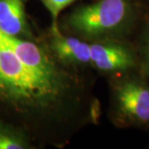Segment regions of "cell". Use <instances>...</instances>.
Returning <instances> with one entry per match:
<instances>
[{
  "label": "cell",
  "instance_id": "277c9868",
  "mask_svg": "<svg viewBox=\"0 0 149 149\" xmlns=\"http://www.w3.org/2000/svg\"><path fill=\"white\" fill-rule=\"evenodd\" d=\"M91 63L102 71L125 70L134 64L132 53L126 47L112 43L90 44Z\"/></svg>",
  "mask_w": 149,
  "mask_h": 149
},
{
  "label": "cell",
  "instance_id": "6da1fadb",
  "mask_svg": "<svg viewBox=\"0 0 149 149\" xmlns=\"http://www.w3.org/2000/svg\"><path fill=\"white\" fill-rule=\"evenodd\" d=\"M49 46L0 28V120L33 136L51 135L82 106L83 85Z\"/></svg>",
  "mask_w": 149,
  "mask_h": 149
},
{
  "label": "cell",
  "instance_id": "8992f818",
  "mask_svg": "<svg viewBox=\"0 0 149 149\" xmlns=\"http://www.w3.org/2000/svg\"><path fill=\"white\" fill-rule=\"evenodd\" d=\"M0 28L22 39L37 40L27 21L25 0H0Z\"/></svg>",
  "mask_w": 149,
  "mask_h": 149
},
{
  "label": "cell",
  "instance_id": "7a4b0ae2",
  "mask_svg": "<svg viewBox=\"0 0 149 149\" xmlns=\"http://www.w3.org/2000/svg\"><path fill=\"white\" fill-rule=\"evenodd\" d=\"M127 0H100L79 8L70 15V28L80 36L96 38L116 31L127 19Z\"/></svg>",
  "mask_w": 149,
  "mask_h": 149
},
{
  "label": "cell",
  "instance_id": "52a82bcc",
  "mask_svg": "<svg viewBox=\"0 0 149 149\" xmlns=\"http://www.w3.org/2000/svg\"><path fill=\"white\" fill-rule=\"evenodd\" d=\"M29 148L26 139L16 132V128L11 125L0 124V149H24Z\"/></svg>",
  "mask_w": 149,
  "mask_h": 149
},
{
  "label": "cell",
  "instance_id": "9c48e42d",
  "mask_svg": "<svg viewBox=\"0 0 149 149\" xmlns=\"http://www.w3.org/2000/svg\"><path fill=\"white\" fill-rule=\"evenodd\" d=\"M148 67H149V42L148 45Z\"/></svg>",
  "mask_w": 149,
  "mask_h": 149
},
{
  "label": "cell",
  "instance_id": "3957f363",
  "mask_svg": "<svg viewBox=\"0 0 149 149\" xmlns=\"http://www.w3.org/2000/svg\"><path fill=\"white\" fill-rule=\"evenodd\" d=\"M50 32L48 46L59 61L69 65L91 63L89 43L62 34L58 24H52Z\"/></svg>",
  "mask_w": 149,
  "mask_h": 149
},
{
  "label": "cell",
  "instance_id": "ba28073f",
  "mask_svg": "<svg viewBox=\"0 0 149 149\" xmlns=\"http://www.w3.org/2000/svg\"><path fill=\"white\" fill-rule=\"evenodd\" d=\"M51 14L52 23L58 24V17L62 11L76 0H40Z\"/></svg>",
  "mask_w": 149,
  "mask_h": 149
},
{
  "label": "cell",
  "instance_id": "5b68a950",
  "mask_svg": "<svg viewBox=\"0 0 149 149\" xmlns=\"http://www.w3.org/2000/svg\"><path fill=\"white\" fill-rule=\"evenodd\" d=\"M117 101L123 113L139 122L149 121V91L133 82L124 83L118 89Z\"/></svg>",
  "mask_w": 149,
  "mask_h": 149
}]
</instances>
